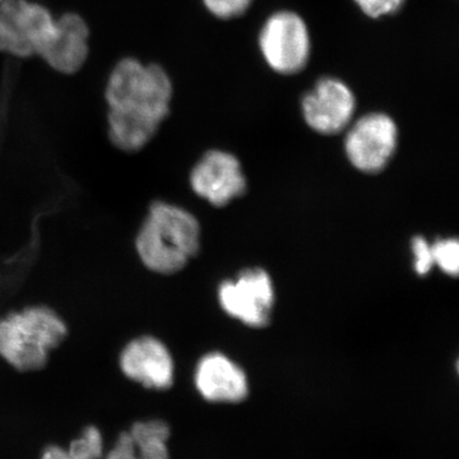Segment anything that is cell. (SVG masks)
<instances>
[{"instance_id":"cell-14","label":"cell","mask_w":459,"mask_h":459,"mask_svg":"<svg viewBox=\"0 0 459 459\" xmlns=\"http://www.w3.org/2000/svg\"><path fill=\"white\" fill-rule=\"evenodd\" d=\"M434 264L446 274L455 277L459 270V244L455 238L437 240L431 246Z\"/></svg>"},{"instance_id":"cell-1","label":"cell","mask_w":459,"mask_h":459,"mask_svg":"<svg viewBox=\"0 0 459 459\" xmlns=\"http://www.w3.org/2000/svg\"><path fill=\"white\" fill-rule=\"evenodd\" d=\"M108 138L124 152H138L155 137L170 111V77L156 65L117 63L108 77Z\"/></svg>"},{"instance_id":"cell-2","label":"cell","mask_w":459,"mask_h":459,"mask_svg":"<svg viewBox=\"0 0 459 459\" xmlns=\"http://www.w3.org/2000/svg\"><path fill=\"white\" fill-rule=\"evenodd\" d=\"M201 247V226L195 214L177 204L153 202L135 235L134 249L152 273H178Z\"/></svg>"},{"instance_id":"cell-6","label":"cell","mask_w":459,"mask_h":459,"mask_svg":"<svg viewBox=\"0 0 459 459\" xmlns=\"http://www.w3.org/2000/svg\"><path fill=\"white\" fill-rule=\"evenodd\" d=\"M398 129L389 115H364L350 126L344 140L347 159L358 170L376 174L391 161L397 150Z\"/></svg>"},{"instance_id":"cell-4","label":"cell","mask_w":459,"mask_h":459,"mask_svg":"<svg viewBox=\"0 0 459 459\" xmlns=\"http://www.w3.org/2000/svg\"><path fill=\"white\" fill-rule=\"evenodd\" d=\"M259 49L265 63L277 74H299L307 65L310 56L307 23L294 12L272 14L262 27Z\"/></svg>"},{"instance_id":"cell-3","label":"cell","mask_w":459,"mask_h":459,"mask_svg":"<svg viewBox=\"0 0 459 459\" xmlns=\"http://www.w3.org/2000/svg\"><path fill=\"white\" fill-rule=\"evenodd\" d=\"M65 318L48 305H29L0 316V359L18 373L47 367L68 337Z\"/></svg>"},{"instance_id":"cell-13","label":"cell","mask_w":459,"mask_h":459,"mask_svg":"<svg viewBox=\"0 0 459 459\" xmlns=\"http://www.w3.org/2000/svg\"><path fill=\"white\" fill-rule=\"evenodd\" d=\"M78 459H104L105 439L101 429L96 425H87L66 446Z\"/></svg>"},{"instance_id":"cell-17","label":"cell","mask_w":459,"mask_h":459,"mask_svg":"<svg viewBox=\"0 0 459 459\" xmlns=\"http://www.w3.org/2000/svg\"><path fill=\"white\" fill-rule=\"evenodd\" d=\"M104 459H150L137 451L128 431L123 430L108 451L105 452Z\"/></svg>"},{"instance_id":"cell-8","label":"cell","mask_w":459,"mask_h":459,"mask_svg":"<svg viewBox=\"0 0 459 459\" xmlns=\"http://www.w3.org/2000/svg\"><path fill=\"white\" fill-rule=\"evenodd\" d=\"M220 305L229 316L253 328L268 325L274 303L273 285L267 272L253 268L226 281L219 289Z\"/></svg>"},{"instance_id":"cell-15","label":"cell","mask_w":459,"mask_h":459,"mask_svg":"<svg viewBox=\"0 0 459 459\" xmlns=\"http://www.w3.org/2000/svg\"><path fill=\"white\" fill-rule=\"evenodd\" d=\"M204 3L214 17L232 20L246 13L253 0H204Z\"/></svg>"},{"instance_id":"cell-19","label":"cell","mask_w":459,"mask_h":459,"mask_svg":"<svg viewBox=\"0 0 459 459\" xmlns=\"http://www.w3.org/2000/svg\"><path fill=\"white\" fill-rule=\"evenodd\" d=\"M40 459H78L66 449V446L59 444H50L42 449Z\"/></svg>"},{"instance_id":"cell-10","label":"cell","mask_w":459,"mask_h":459,"mask_svg":"<svg viewBox=\"0 0 459 459\" xmlns=\"http://www.w3.org/2000/svg\"><path fill=\"white\" fill-rule=\"evenodd\" d=\"M190 186L198 197L221 207L240 197L247 183L237 157L223 151H210L193 169Z\"/></svg>"},{"instance_id":"cell-18","label":"cell","mask_w":459,"mask_h":459,"mask_svg":"<svg viewBox=\"0 0 459 459\" xmlns=\"http://www.w3.org/2000/svg\"><path fill=\"white\" fill-rule=\"evenodd\" d=\"M413 256H415V270L419 274L424 276L434 267L433 253L431 246L424 238L416 237L412 240Z\"/></svg>"},{"instance_id":"cell-12","label":"cell","mask_w":459,"mask_h":459,"mask_svg":"<svg viewBox=\"0 0 459 459\" xmlns=\"http://www.w3.org/2000/svg\"><path fill=\"white\" fill-rule=\"evenodd\" d=\"M89 35L82 17L66 13L54 22L53 31L39 56L60 74H74L89 56Z\"/></svg>"},{"instance_id":"cell-20","label":"cell","mask_w":459,"mask_h":459,"mask_svg":"<svg viewBox=\"0 0 459 459\" xmlns=\"http://www.w3.org/2000/svg\"><path fill=\"white\" fill-rule=\"evenodd\" d=\"M0 2H2V0H0Z\"/></svg>"},{"instance_id":"cell-16","label":"cell","mask_w":459,"mask_h":459,"mask_svg":"<svg viewBox=\"0 0 459 459\" xmlns=\"http://www.w3.org/2000/svg\"><path fill=\"white\" fill-rule=\"evenodd\" d=\"M362 13L370 18L391 16L400 11L404 0H353Z\"/></svg>"},{"instance_id":"cell-7","label":"cell","mask_w":459,"mask_h":459,"mask_svg":"<svg viewBox=\"0 0 459 459\" xmlns=\"http://www.w3.org/2000/svg\"><path fill=\"white\" fill-rule=\"evenodd\" d=\"M124 377L148 391L164 392L175 382V361L164 341L141 334L124 344L117 356Z\"/></svg>"},{"instance_id":"cell-11","label":"cell","mask_w":459,"mask_h":459,"mask_svg":"<svg viewBox=\"0 0 459 459\" xmlns=\"http://www.w3.org/2000/svg\"><path fill=\"white\" fill-rule=\"evenodd\" d=\"M195 385L201 397L211 403H238L249 394L247 374L219 352L208 353L198 361Z\"/></svg>"},{"instance_id":"cell-9","label":"cell","mask_w":459,"mask_h":459,"mask_svg":"<svg viewBox=\"0 0 459 459\" xmlns=\"http://www.w3.org/2000/svg\"><path fill=\"white\" fill-rule=\"evenodd\" d=\"M307 126L320 134H337L351 124L356 99L351 89L337 78H323L303 99Z\"/></svg>"},{"instance_id":"cell-5","label":"cell","mask_w":459,"mask_h":459,"mask_svg":"<svg viewBox=\"0 0 459 459\" xmlns=\"http://www.w3.org/2000/svg\"><path fill=\"white\" fill-rule=\"evenodd\" d=\"M56 18L29 0L0 2V51L9 56H39L53 31Z\"/></svg>"}]
</instances>
